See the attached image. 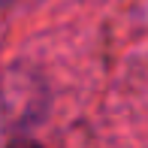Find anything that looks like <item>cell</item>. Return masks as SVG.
<instances>
[{
	"label": "cell",
	"mask_w": 148,
	"mask_h": 148,
	"mask_svg": "<svg viewBox=\"0 0 148 148\" xmlns=\"http://www.w3.org/2000/svg\"><path fill=\"white\" fill-rule=\"evenodd\" d=\"M3 3H9V0H0V6H3Z\"/></svg>",
	"instance_id": "7a4b0ae2"
},
{
	"label": "cell",
	"mask_w": 148,
	"mask_h": 148,
	"mask_svg": "<svg viewBox=\"0 0 148 148\" xmlns=\"http://www.w3.org/2000/svg\"><path fill=\"white\" fill-rule=\"evenodd\" d=\"M9 148H42V145H36V142H30V139H18V142H12Z\"/></svg>",
	"instance_id": "6da1fadb"
}]
</instances>
